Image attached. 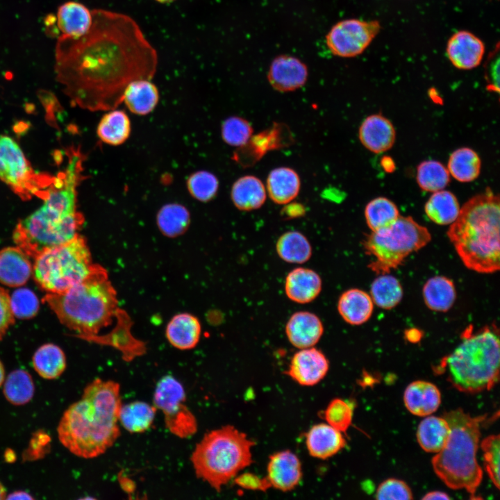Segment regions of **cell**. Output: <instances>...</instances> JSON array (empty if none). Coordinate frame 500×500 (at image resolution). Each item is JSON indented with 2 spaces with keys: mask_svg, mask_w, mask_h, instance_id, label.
Returning a JSON list of instances; mask_svg holds the SVG:
<instances>
[{
  "mask_svg": "<svg viewBox=\"0 0 500 500\" xmlns=\"http://www.w3.org/2000/svg\"><path fill=\"white\" fill-rule=\"evenodd\" d=\"M93 22L78 38L59 35L56 71L77 101L92 110L115 109L132 81L151 79L158 53L131 17L92 10Z\"/></svg>",
  "mask_w": 500,
  "mask_h": 500,
  "instance_id": "6da1fadb",
  "label": "cell"
},
{
  "mask_svg": "<svg viewBox=\"0 0 500 500\" xmlns=\"http://www.w3.org/2000/svg\"><path fill=\"white\" fill-rule=\"evenodd\" d=\"M120 386L115 381L96 378L86 385L81 398L64 412L57 433L71 453L93 458L106 452L120 435Z\"/></svg>",
  "mask_w": 500,
  "mask_h": 500,
  "instance_id": "7a4b0ae2",
  "label": "cell"
},
{
  "mask_svg": "<svg viewBox=\"0 0 500 500\" xmlns=\"http://www.w3.org/2000/svg\"><path fill=\"white\" fill-rule=\"evenodd\" d=\"M499 197L490 188L460 209L447 234L467 268L482 274L499 271Z\"/></svg>",
  "mask_w": 500,
  "mask_h": 500,
  "instance_id": "3957f363",
  "label": "cell"
},
{
  "mask_svg": "<svg viewBox=\"0 0 500 500\" xmlns=\"http://www.w3.org/2000/svg\"><path fill=\"white\" fill-rule=\"evenodd\" d=\"M78 180L76 176L67 175L61 188L51 191L39 209L17 224L13 241L30 258L78 234L83 223V215L76 210Z\"/></svg>",
  "mask_w": 500,
  "mask_h": 500,
  "instance_id": "277c9868",
  "label": "cell"
},
{
  "mask_svg": "<svg viewBox=\"0 0 500 500\" xmlns=\"http://www.w3.org/2000/svg\"><path fill=\"white\" fill-rule=\"evenodd\" d=\"M42 301L63 325L86 338L110 323L117 306L106 270L97 265L84 280L62 292L47 293Z\"/></svg>",
  "mask_w": 500,
  "mask_h": 500,
  "instance_id": "5b68a950",
  "label": "cell"
},
{
  "mask_svg": "<svg viewBox=\"0 0 500 500\" xmlns=\"http://www.w3.org/2000/svg\"><path fill=\"white\" fill-rule=\"evenodd\" d=\"M450 433L447 443L432 459L433 469L449 488L465 489L474 495L482 481L476 460L481 425L485 415L472 417L462 409L444 412Z\"/></svg>",
  "mask_w": 500,
  "mask_h": 500,
  "instance_id": "8992f818",
  "label": "cell"
},
{
  "mask_svg": "<svg viewBox=\"0 0 500 500\" xmlns=\"http://www.w3.org/2000/svg\"><path fill=\"white\" fill-rule=\"evenodd\" d=\"M462 342L444 360L449 382L460 392L476 393L490 390L499 379V338L494 326L464 333Z\"/></svg>",
  "mask_w": 500,
  "mask_h": 500,
  "instance_id": "52a82bcc",
  "label": "cell"
},
{
  "mask_svg": "<svg viewBox=\"0 0 500 500\" xmlns=\"http://www.w3.org/2000/svg\"><path fill=\"white\" fill-rule=\"evenodd\" d=\"M254 442L234 426L206 433L190 456L196 476L219 492L253 461Z\"/></svg>",
  "mask_w": 500,
  "mask_h": 500,
  "instance_id": "ba28073f",
  "label": "cell"
},
{
  "mask_svg": "<svg viewBox=\"0 0 500 500\" xmlns=\"http://www.w3.org/2000/svg\"><path fill=\"white\" fill-rule=\"evenodd\" d=\"M33 275L47 293H60L84 280L92 272L91 253L79 234L62 244L49 248L35 258Z\"/></svg>",
  "mask_w": 500,
  "mask_h": 500,
  "instance_id": "9c48e42d",
  "label": "cell"
},
{
  "mask_svg": "<svg viewBox=\"0 0 500 500\" xmlns=\"http://www.w3.org/2000/svg\"><path fill=\"white\" fill-rule=\"evenodd\" d=\"M431 240V233L425 226L410 216H399L389 226L366 235L365 251L374 258L368 267L378 275L388 274Z\"/></svg>",
  "mask_w": 500,
  "mask_h": 500,
  "instance_id": "30bf717a",
  "label": "cell"
},
{
  "mask_svg": "<svg viewBox=\"0 0 500 500\" xmlns=\"http://www.w3.org/2000/svg\"><path fill=\"white\" fill-rule=\"evenodd\" d=\"M185 400V389L174 376H163L158 382L153 406L163 412L166 428L181 438L191 437L197 431L196 417L186 406Z\"/></svg>",
  "mask_w": 500,
  "mask_h": 500,
  "instance_id": "8fae6325",
  "label": "cell"
},
{
  "mask_svg": "<svg viewBox=\"0 0 500 500\" xmlns=\"http://www.w3.org/2000/svg\"><path fill=\"white\" fill-rule=\"evenodd\" d=\"M381 28L377 20L344 19L330 29L326 36V43L329 51L336 56L356 57L366 50Z\"/></svg>",
  "mask_w": 500,
  "mask_h": 500,
  "instance_id": "7c38bea8",
  "label": "cell"
},
{
  "mask_svg": "<svg viewBox=\"0 0 500 500\" xmlns=\"http://www.w3.org/2000/svg\"><path fill=\"white\" fill-rule=\"evenodd\" d=\"M292 142L289 128L283 124L274 123L271 128L252 135L247 144L239 147L233 159L242 166H251L268 151L285 147Z\"/></svg>",
  "mask_w": 500,
  "mask_h": 500,
  "instance_id": "4fadbf2b",
  "label": "cell"
},
{
  "mask_svg": "<svg viewBox=\"0 0 500 500\" xmlns=\"http://www.w3.org/2000/svg\"><path fill=\"white\" fill-rule=\"evenodd\" d=\"M32 169L17 143L0 135V178L12 188L22 190L29 182Z\"/></svg>",
  "mask_w": 500,
  "mask_h": 500,
  "instance_id": "5bb4252c",
  "label": "cell"
},
{
  "mask_svg": "<svg viewBox=\"0 0 500 500\" xmlns=\"http://www.w3.org/2000/svg\"><path fill=\"white\" fill-rule=\"evenodd\" d=\"M485 46L473 33L462 30L454 33L448 40L446 53L451 63L457 69L469 70L479 66L483 61Z\"/></svg>",
  "mask_w": 500,
  "mask_h": 500,
  "instance_id": "9a60e30c",
  "label": "cell"
},
{
  "mask_svg": "<svg viewBox=\"0 0 500 500\" xmlns=\"http://www.w3.org/2000/svg\"><path fill=\"white\" fill-rule=\"evenodd\" d=\"M328 367L325 355L312 347L301 349L294 354L287 374L299 384L311 386L326 376Z\"/></svg>",
  "mask_w": 500,
  "mask_h": 500,
  "instance_id": "2e32d148",
  "label": "cell"
},
{
  "mask_svg": "<svg viewBox=\"0 0 500 500\" xmlns=\"http://www.w3.org/2000/svg\"><path fill=\"white\" fill-rule=\"evenodd\" d=\"M308 76V68L304 62L294 56L282 55L272 62L267 78L274 89L286 92L303 86Z\"/></svg>",
  "mask_w": 500,
  "mask_h": 500,
  "instance_id": "e0dca14e",
  "label": "cell"
},
{
  "mask_svg": "<svg viewBox=\"0 0 500 500\" xmlns=\"http://www.w3.org/2000/svg\"><path fill=\"white\" fill-rule=\"evenodd\" d=\"M265 477L270 488L283 492L294 489L302 476L301 465L298 457L290 451L277 452L270 456Z\"/></svg>",
  "mask_w": 500,
  "mask_h": 500,
  "instance_id": "ac0fdd59",
  "label": "cell"
},
{
  "mask_svg": "<svg viewBox=\"0 0 500 500\" xmlns=\"http://www.w3.org/2000/svg\"><path fill=\"white\" fill-rule=\"evenodd\" d=\"M362 144L369 151L381 153L390 149L395 141L396 132L392 122L380 114L367 117L358 131Z\"/></svg>",
  "mask_w": 500,
  "mask_h": 500,
  "instance_id": "d6986e66",
  "label": "cell"
},
{
  "mask_svg": "<svg viewBox=\"0 0 500 500\" xmlns=\"http://www.w3.org/2000/svg\"><path fill=\"white\" fill-rule=\"evenodd\" d=\"M324 333L321 319L308 311L294 312L285 325V333L289 342L298 349L312 347L316 344Z\"/></svg>",
  "mask_w": 500,
  "mask_h": 500,
  "instance_id": "ffe728a7",
  "label": "cell"
},
{
  "mask_svg": "<svg viewBox=\"0 0 500 500\" xmlns=\"http://www.w3.org/2000/svg\"><path fill=\"white\" fill-rule=\"evenodd\" d=\"M30 257L19 247L0 250V283L9 287L25 284L33 274Z\"/></svg>",
  "mask_w": 500,
  "mask_h": 500,
  "instance_id": "44dd1931",
  "label": "cell"
},
{
  "mask_svg": "<svg viewBox=\"0 0 500 500\" xmlns=\"http://www.w3.org/2000/svg\"><path fill=\"white\" fill-rule=\"evenodd\" d=\"M322 281L314 270L297 267L290 271L285 278V292L291 301L298 303H308L320 294Z\"/></svg>",
  "mask_w": 500,
  "mask_h": 500,
  "instance_id": "7402d4cb",
  "label": "cell"
},
{
  "mask_svg": "<svg viewBox=\"0 0 500 500\" xmlns=\"http://www.w3.org/2000/svg\"><path fill=\"white\" fill-rule=\"evenodd\" d=\"M56 24L60 35L78 38L88 32L92 22V10L84 4L69 1L60 5L57 11Z\"/></svg>",
  "mask_w": 500,
  "mask_h": 500,
  "instance_id": "603a6c76",
  "label": "cell"
},
{
  "mask_svg": "<svg viewBox=\"0 0 500 500\" xmlns=\"http://www.w3.org/2000/svg\"><path fill=\"white\" fill-rule=\"evenodd\" d=\"M403 400L406 408L412 414L425 417L438 408L441 402V394L434 384L425 381H416L406 388Z\"/></svg>",
  "mask_w": 500,
  "mask_h": 500,
  "instance_id": "cb8c5ba5",
  "label": "cell"
},
{
  "mask_svg": "<svg viewBox=\"0 0 500 500\" xmlns=\"http://www.w3.org/2000/svg\"><path fill=\"white\" fill-rule=\"evenodd\" d=\"M306 443L309 453L319 459L334 456L346 444L342 432L328 424L313 426L307 433Z\"/></svg>",
  "mask_w": 500,
  "mask_h": 500,
  "instance_id": "d4e9b609",
  "label": "cell"
},
{
  "mask_svg": "<svg viewBox=\"0 0 500 500\" xmlns=\"http://www.w3.org/2000/svg\"><path fill=\"white\" fill-rule=\"evenodd\" d=\"M201 333L199 320L188 312L174 315L168 322L165 332L169 342L181 350L195 347L199 341Z\"/></svg>",
  "mask_w": 500,
  "mask_h": 500,
  "instance_id": "484cf974",
  "label": "cell"
},
{
  "mask_svg": "<svg viewBox=\"0 0 500 500\" xmlns=\"http://www.w3.org/2000/svg\"><path fill=\"white\" fill-rule=\"evenodd\" d=\"M373 310L374 303L370 295L358 288L346 290L338 299V312L351 325H360L367 322Z\"/></svg>",
  "mask_w": 500,
  "mask_h": 500,
  "instance_id": "4316f807",
  "label": "cell"
},
{
  "mask_svg": "<svg viewBox=\"0 0 500 500\" xmlns=\"http://www.w3.org/2000/svg\"><path fill=\"white\" fill-rule=\"evenodd\" d=\"M159 92L151 79L140 78L131 82L125 88L123 100L127 108L138 115H146L156 108Z\"/></svg>",
  "mask_w": 500,
  "mask_h": 500,
  "instance_id": "83f0119b",
  "label": "cell"
},
{
  "mask_svg": "<svg viewBox=\"0 0 500 500\" xmlns=\"http://www.w3.org/2000/svg\"><path fill=\"white\" fill-rule=\"evenodd\" d=\"M301 181L297 172L292 168L281 167L272 169L267 178V190L275 203L284 205L298 195Z\"/></svg>",
  "mask_w": 500,
  "mask_h": 500,
  "instance_id": "f1b7e54d",
  "label": "cell"
},
{
  "mask_svg": "<svg viewBox=\"0 0 500 500\" xmlns=\"http://www.w3.org/2000/svg\"><path fill=\"white\" fill-rule=\"evenodd\" d=\"M231 197L240 210L251 211L260 208L265 202L266 190L256 176L247 175L237 179L232 185Z\"/></svg>",
  "mask_w": 500,
  "mask_h": 500,
  "instance_id": "f546056e",
  "label": "cell"
},
{
  "mask_svg": "<svg viewBox=\"0 0 500 500\" xmlns=\"http://www.w3.org/2000/svg\"><path fill=\"white\" fill-rule=\"evenodd\" d=\"M423 297L426 306L431 310L447 312L456 299L454 283L443 276L430 278L423 287Z\"/></svg>",
  "mask_w": 500,
  "mask_h": 500,
  "instance_id": "4dcf8cb0",
  "label": "cell"
},
{
  "mask_svg": "<svg viewBox=\"0 0 500 500\" xmlns=\"http://www.w3.org/2000/svg\"><path fill=\"white\" fill-rule=\"evenodd\" d=\"M108 111L103 116L97 126V135L107 144H122L131 134L130 119L123 110L113 109Z\"/></svg>",
  "mask_w": 500,
  "mask_h": 500,
  "instance_id": "1f68e13d",
  "label": "cell"
},
{
  "mask_svg": "<svg viewBox=\"0 0 500 500\" xmlns=\"http://www.w3.org/2000/svg\"><path fill=\"white\" fill-rule=\"evenodd\" d=\"M449 433V424L443 417L429 416L419 424L417 439L425 451L438 453L447 443Z\"/></svg>",
  "mask_w": 500,
  "mask_h": 500,
  "instance_id": "d6a6232c",
  "label": "cell"
},
{
  "mask_svg": "<svg viewBox=\"0 0 500 500\" xmlns=\"http://www.w3.org/2000/svg\"><path fill=\"white\" fill-rule=\"evenodd\" d=\"M33 366L43 378L52 380L61 376L66 369V357L58 346L47 343L40 346L33 356Z\"/></svg>",
  "mask_w": 500,
  "mask_h": 500,
  "instance_id": "836d02e7",
  "label": "cell"
},
{
  "mask_svg": "<svg viewBox=\"0 0 500 500\" xmlns=\"http://www.w3.org/2000/svg\"><path fill=\"white\" fill-rule=\"evenodd\" d=\"M460 209L456 197L444 190L433 192L424 206L427 217L439 225L452 224L458 216Z\"/></svg>",
  "mask_w": 500,
  "mask_h": 500,
  "instance_id": "e575fe53",
  "label": "cell"
},
{
  "mask_svg": "<svg viewBox=\"0 0 500 500\" xmlns=\"http://www.w3.org/2000/svg\"><path fill=\"white\" fill-rule=\"evenodd\" d=\"M156 410L154 406L142 401H135L122 405L119 422L130 433H143L152 425Z\"/></svg>",
  "mask_w": 500,
  "mask_h": 500,
  "instance_id": "d590c367",
  "label": "cell"
},
{
  "mask_svg": "<svg viewBox=\"0 0 500 500\" xmlns=\"http://www.w3.org/2000/svg\"><path fill=\"white\" fill-rule=\"evenodd\" d=\"M481 167V161L477 153L470 148L462 147L451 153L447 168L455 179L468 183L478 177Z\"/></svg>",
  "mask_w": 500,
  "mask_h": 500,
  "instance_id": "8d00e7d4",
  "label": "cell"
},
{
  "mask_svg": "<svg viewBox=\"0 0 500 500\" xmlns=\"http://www.w3.org/2000/svg\"><path fill=\"white\" fill-rule=\"evenodd\" d=\"M278 256L290 263L302 264L312 256V247L307 238L296 231L282 234L276 244Z\"/></svg>",
  "mask_w": 500,
  "mask_h": 500,
  "instance_id": "74e56055",
  "label": "cell"
},
{
  "mask_svg": "<svg viewBox=\"0 0 500 500\" xmlns=\"http://www.w3.org/2000/svg\"><path fill=\"white\" fill-rule=\"evenodd\" d=\"M156 222L162 234L175 238L186 231L190 222V215L184 206L172 203L161 207L157 214Z\"/></svg>",
  "mask_w": 500,
  "mask_h": 500,
  "instance_id": "f35d334b",
  "label": "cell"
},
{
  "mask_svg": "<svg viewBox=\"0 0 500 500\" xmlns=\"http://www.w3.org/2000/svg\"><path fill=\"white\" fill-rule=\"evenodd\" d=\"M3 394L10 403L22 406L28 403L35 392L34 382L26 370L18 369L10 372L3 382Z\"/></svg>",
  "mask_w": 500,
  "mask_h": 500,
  "instance_id": "ab89813d",
  "label": "cell"
},
{
  "mask_svg": "<svg viewBox=\"0 0 500 500\" xmlns=\"http://www.w3.org/2000/svg\"><path fill=\"white\" fill-rule=\"evenodd\" d=\"M370 297L377 306L390 310L397 306L403 297V288L399 280L392 275L384 274L372 282Z\"/></svg>",
  "mask_w": 500,
  "mask_h": 500,
  "instance_id": "60d3db41",
  "label": "cell"
},
{
  "mask_svg": "<svg viewBox=\"0 0 500 500\" xmlns=\"http://www.w3.org/2000/svg\"><path fill=\"white\" fill-rule=\"evenodd\" d=\"M399 209L388 198L380 197L370 201L365 209V217L372 232L385 228L399 217Z\"/></svg>",
  "mask_w": 500,
  "mask_h": 500,
  "instance_id": "b9f144b4",
  "label": "cell"
},
{
  "mask_svg": "<svg viewBox=\"0 0 500 500\" xmlns=\"http://www.w3.org/2000/svg\"><path fill=\"white\" fill-rule=\"evenodd\" d=\"M416 178L422 190L431 192L443 190L450 182L447 168L433 160H425L417 166Z\"/></svg>",
  "mask_w": 500,
  "mask_h": 500,
  "instance_id": "7bdbcfd3",
  "label": "cell"
},
{
  "mask_svg": "<svg viewBox=\"0 0 500 500\" xmlns=\"http://www.w3.org/2000/svg\"><path fill=\"white\" fill-rule=\"evenodd\" d=\"M187 188L193 198L199 201L208 202L216 196L219 181L211 172L199 171L188 177Z\"/></svg>",
  "mask_w": 500,
  "mask_h": 500,
  "instance_id": "ee69618b",
  "label": "cell"
},
{
  "mask_svg": "<svg viewBox=\"0 0 500 500\" xmlns=\"http://www.w3.org/2000/svg\"><path fill=\"white\" fill-rule=\"evenodd\" d=\"M253 132L249 122L238 116L226 118L221 128L223 140L228 145L238 147L247 144L253 135Z\"/></svg>",
  "mask_w": 500,
  "mask_h": 500,
  "instance_id": "f6af8a7d",
  "label": "cell"
},
{
  "mask_svg": "<svg viewBox=\"0 0 500 500\" xmlns=\"http://www.w3.org/2000/svg\"><path fill=\"white\" fill-rule=\"evenodd\" d=\"M11 308L15 317L19 319H30L38 313L40 308L39 299L28 288H19L10 296Z\"/></svg>",
  "mask_w": 500,
  "mask_h": 500,
  "instance_id": "bcb514c9",
  "label": "cell"
},
{
  "mask_svg": "<svg viewBox=\"0 0 500 500\" xmlns=\"http://www.w3.org/2000/svg\"><path fill=\"white\" fill-rule=\"evenodd\" d=\"M499 435L497 434L486 437L481 443L485 470L497 489L499 488Z\"/></svg>",
  "mask_w": 500,
  "mask_h": 500,
  "instance_id": "7dc6e473",
  "label": "cell"
},
{
  "mask_svg": "<svg viewBox=\"0 0 500 500\" xmlns=\"http://www.w3.org/2000/svg\"><path fill=\"white\" fill-rule=\"evenodd\" d=\"M352 416L351 406L341 399L331 401L324 412V418L328 424L340 432H345L350 426Z\"/></svg>",
  "mask_w": 500,
  "mask_h": 500,
  "instance_id": "c3c4849f",
  "label": "cell"
},
{
  "mask_svg": "<svg viewBox=\"0 0 500 500\" xmlns=\"http://www.w3.org/2000/svg\"><path fill=\"white\" fill-rule=\"evenodd\" d=\"M377 499L408 500L413 499L409 486L403 481L388 478L381 483L376 492Z\"/></svg>",
  "mask_w": 500,
  "mask_h": 500,
  "instance_id": "681fc988",
  "label": "cell"
},
{
  "mask_svg": "<svg viewBox=\"0 0 500 500\" xmlns=\"http://www.w3.org/2000/svg\"><path fill=\"white\" fill-rule=\"evenodd\" d=\"M498 46L492 51L486 60L485 77L489 91L499 92V53Z\"/></svg>",
  "mask_w": 500,
  "mask_h": 500,
  "instance_id": "f907efd6",
  "label": "cell"
},
{
  "mask_svg": "<svg viewBox=\"0 0 500 500\" xmlns=\"http://www.w3.org/2000/svg\"><path fill=\"white\" fill-rule=\"evenodd\" d=\"M14 322L15 316L11 308L10 296L6 290L0 288V340L3 338Z\"/></svg>",
  "mask_w": 500,
  "mask_h": 500,
  "instance_id": "816d5d0a",
  "label": "cell"
},
{
  "mask_svg": "<svg viewBox=\"0 0 500 500\" xmlns=\"http://www.w3.org/2000/svg\"><path fill=\"white\" fill-rule=\"evenodd\" d=\"M235 483L246 489L265 491L270 488L265 478H260L252 474H243L235 479Z\"/></svg>",
  "mask_w": 500,
  "mask_h": 500,
  "instance_id": "f5cc1de1",
  "label": "cell"
},
{
  "mask_svg": "<svg viewBox=\"0 0 500 500\" xmlns=\"http://www.w3.org/2000/svg\"><path fill=\"white\" fill-rule=\"evenodd\" d=\"M6 499H33L34 497L31 496L29 493L24 492V491H15L8 496H6Z\"/></svg>",
  "mask_w": 500,
  "mask_h": 500,
  "instance_id": "db71d44e",
  "label": "cell"
},
{
  "mask_svg": "<svg viewBox=\"0 0 500 500\" xmlns=\"http://www.w3.org/2000/svg\"><path fill=\"white\" fill-rule=\"evenodd\" d=\"M450 497L449 495L444 492H440V491H433L431 492L427 493L424 497H422V499H428V500H434V499H449Z\"/></svg>",
  "mask_w": 500,
  "mask_h": 500,
  "instance_id": "11a10c76",
  "label": "cell"
},
{
  "mask_svg": "<svg viewBox=\"0 0 500 500\" xmlns=\"http://www.w3.org/2000/svg\"><path fill=\"white\" fill-rule=\"evenodd\" d=\"M406 338L411 342H418L422 338V333L416 328H410L406 332Z\"/></svg>",
  "mask_w": 500,
  "mask_h": 500,
  "instance_id": "9f6ffc18",
  "label": "cell"
},
{
  "mask_svg": "<svg viewBox=\"0 0 500 500\" xmlns=\"http://www.w3.org/2000/svg\"><path fill=\"white\" fill-rule=\"evenodd\" d=\"M5 380V369L3 363L0 360V387L2 385Z\"/></svg>",
  "mask_w": 500,
  "mask_h": 500,
  "instance_id": "6f0895ef",
  "label": "cell"
},
{
  "mask_svg": "<svg viewBox=\"0 0 500 500\" xmlns=\"http://www.w3.org/2000/svg\"><path fill=\"white\" fill-rule=\"evenodd\" d=\"M6 490L3 485L0 482V500L5 499L6 498Z\"/></svg>",
  "mask_w": 500,
  "mask_h": 500,
  "instance_id": "680465c9",
  "label": "cell"
},
{
  "mask_svg": "<svg viewBox=\"0 0 500 500\" xmlns=\"http://www.w3.org/2000/svg\"><path fill=\"white\" fill-rule=\"evenodd\" d=\"M154 1H156V2L161 3V4H169V3H173L176 0H154Z\"/></svg>",
  "mask_w": 500,
  "mask_h": 500,
  "instance_id": "91938a15",
  "label": "cell"
}]
</instances>
